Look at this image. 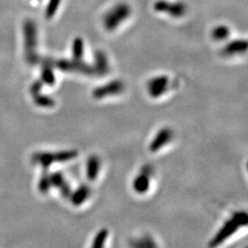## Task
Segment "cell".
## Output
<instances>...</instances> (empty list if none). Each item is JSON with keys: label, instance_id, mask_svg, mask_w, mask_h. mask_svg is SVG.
I'll use <instances>...</instances> for the list:
<instances>
[{"label": "cell", "instance_id": "9", "mask_svg": "<svg viewBox=\"0 0 248 248\" xmlns=\"http://www.w3.org/2000/svg\"><path fill=\"white\" fill-rule=\"evenodd\" d=\"M173 137V132L170 128H163L161 129L156 135L155 136L154 140L151 142L149 149L151 152L155 153L163 148L167 143H169Z\"/></svg>", "mask_w": 248, "mask_h": 248}, {"label": "cell", "instance_id": "10", "mask_svg": "<svg viewBox=\"0 0 248 248\" xmlns=\"http://www.w3.org/2000/svg\"><path fill=\"white\" fill-rule=\"evenodd\" d=\"M50 180H51L52 186L58 187L63 198L70 197L72 193L71 187L67 183V181L65 180V178L61 172L57 171V172H53L52 174H50Z\"/></svg>", "mask_w": 248, "mask_h": 248}, {"label": "cell", "instance_id": "8", "mask_svg": "<svg viewBox=\"0 0 248 248\" xmlns=\"http://www.w3.org/2000/svg\"><path fill=\"white\" fill-rule=\"evenodd\" d=\"M169 79L166 76H158L148 82L147 88L152 98H159L167 90L169 87Z\"/></svg>", "mask_w": 248, "mask_h": 248}, {"label": "cell", "instance_id": "12", "mask_svg": "<svg viewBox=\"0 0 248 248\" xmlns=\"http://www.w3.org/2000/svg\"><path fill=\"white\" fill-rule=\"evenodd\" d=\"M95 58V64L94 68L96 71V75L104 76L108 71V61L106 53L103 51H97L94 55Z\"/></svg>", "mask_w": 248, "mask_h": 248}, {"label": "cell", "instance_id": "22", "mask_svg": "<svg viewBox=\"0 0 248 248\" xmlns=\"http://www.w3.org/2000/svg\"><path fill=\"white\" fill-rule=\"evenodd\" d=\"M51 186H52V184H51V180H50V175L47 172H45L40 178V181L38 184L39 191L43 194H45L50 190Z\"/></svg>", "mask_w": 248, "mask_h": 248}, {"label": "cell", "instance_id": "16", "mask_svg": "<svg viewBox=\"0 0 248 248\" xmlns=\"http://www.w3.org/2000/svg\"><path fill=\"white\" fill-rule=\"evenodd\" d=\"M44 67L42 69V81L49 86H53L55 83V76L53 73V66L49 64H43Z\"/></svg>", "mask_w": 248, "mask_h": 248}, {"label": "cell", "instance_id": "11", "mask_svg": "<svg viewBox=\"0 0 248 248\" xmlns=\"http://www.w3.org/2000/svg\"><path fill=\"white\" fill-rule=\"evenodd\" d=\"M248 50L247 40H234L222 48V53L224 56H232L238 53H246Z\"/></svg>", "mask_w": 248, "mask_h": 248}, {"label": "cell", "instance_id": "21", "mask_svg": "<svg viewBox=\"0 0 248 248\" xmlns=\"http://www.w3.org/2000/svg\"><path fill=\"white\" fill-rule=\"evenodd\" d=\"M62 0H49L47 7L45 9V17L46 18H52L54 17V15L57 13L60 4Z\"/></svg>", "mask_w": 248, "mask_h": 248}, {"label": "cell", "instance_id": "7", "mask_svg": "<svg viewBox=\"0 0 248 248\" xmlns=\"http://www.w3.org/2000/svg\"><path fill=\"white\" fill-rule=\"evenodd\" d=\"M124 89V83L122 80H113L103 86H99L93 90L92 96L96 99L106 98L108 96L118 95L122 93Z\"/></svg>", "mask_w": 248, "mask_h": 248}, {"label": "cell", "instance_id": "5", "mask_svg": "<svg viewBox=\"0 0 248 248\" xmlns=\"http://www.w3.org/2000/svg\"><path fill=\"white\" fill-rule=\"evenodd\" d=\"M25 55L28 62L31 64L38 63L39 56L36 53L37 46V29L35 23L31 19H27L23 25Z\"/></svg>", "mask_w": 248, "mask_h": 248}, {"label": "cell", "instance_id": "6", "mask_svg": "<svg viewBox=\"0 0 248 248\" xmlns=\"http://www.w3.org/2000/svg\"><path fill=\"white\" fill-rule=\"evenodd\" d=\"M154 9L156 12L166 13L174 18H180L186 13V5L182 1L169 2L168 0H157L154 4Z\"/></svg>", "mask_w": 248, "mask_h": 248}, {"label": "cell", "instance_id": "1", "mask_svg": "<svg viewBox=\"0 0 248 248\" xmlns=\"http://www.w3.org/2000/svg\"><path fill=\"white\" fill-rule=\"evenodd\" d=\"M39 62L43 64H49L53 67H56L59 70L63 72H76L80 73L86 76H93L96 75V71L94 66L90 65L89 63L83 62L82 60L73 59V60H66V59H59V60H53L50 58L42 59L40 58Z\"/></svg>", "mask_w": 248, "mask_h": 248}, {"label": "cell", "instance_id": "17", "mask_svg": "<svg viewBox=\"0 0 248 248\" xmlns=\"http://www.w3.org/2000/svg\"><path fill=\"white\" fill-rule=\"evenodd\" d=\"M72 53H73L74 59L82 60V57L84 54V41L82 38L78 37L73 41Z\"/></svg>", "mask_w": 248, "mask_h": 248}, {"label": "cell", "instance_id": "14", "mask_svg": "<svg viewBox=\"0 0 248 248\" xmlns=\"http://www.w3.org/2000/svg\"><path fill=\"white\" fill-rule=\"evenodd\" d=\"M133 189L135 192L142 194L145 193L150 186V178L149 176L141 172L140 175L134 178L133 183Z\"/></svg>", "mask_w": 248, "mask_h": 248}, {"label": "cell", "instance_id": "4", "mask_svg": "<svg viewBox=\"0 0 248 248\" xmlns=\"http://www.w3.org/2000/svg\"><path fill=\"white\" fill-rule=\"evenodd\" d=\"M131 13L132 9L127 3H119L107 12L103 18V25L107 31H112L129 18Z\"/></svg>", "mask_w": 248, "mask_h": 248}, {"label": "cell", "instance_id": "18", "mask_svg": "<svg viewBox=\"0 0 248 248\" xmlns=\"http://www.w3.org/2000/svg\"><path fill=\"white\" fill-rule=\"evenodd\" d=\"M230 35V30L225 25H219L216 26L212 31V36L216 41H223L227 39Z\"/></svg>", "mask_w": 248, "mask_h": 248}, {"label": "cell", "instance_id": "23", "mask_svg": "<svg viewBox=\"0 0 248 248\" xmlns=\"http://www.w3.org/2000/svg\"><path fill=\"white\" fill-rule=\"evenodd\" d=\"M44 84H45V83L42 81V79L36 80L35 82L31 85V89H30L31 94L32 96H34V95H37V94L41 93V90L43 89Z\"/></svg>", "mask_w": 248, "mask_h": 248}, {"label": "cell", "instance_id": "13", "mask_svg": "<svg viewBox=\"0 0 248 248\" xmlns=\"http://www.w3.org/2000/svg\"><path fill=\"white\" fill-rule=\"evenodd\" d=\"M90 195V187L88 185H81L70 195V201L75 206H80L84 203Z\"/></svg>", "mask_w": 248, "mask_h": 248}, {"label": "cell", "instance_id": "2", "mask_svg": "<svg viewBox=\"0 0 248 248\" xmlns=\"http://www.w3.org/2000/svg\"><path fill=\"white\" fill-rule=\"evenodd\" d=\"M248 224V214L246 213H235L229 221L224 223L221 230L213 237L210 243V247L215 248L221 245L226 239L232 236L242 226Z\"/></svg>", "mask_w": 248, "mask_h": 248}, {"label": "cell", "instance_id": "15", "mask_svg": "<svg viewBox=\"0 0 248 248\" xmlns=\"http://www.w3.org/2000/svg\"><path fill=\"white\" fill-rule=\"evenodd\" d=\"M100 169V160L97 155L89 156L87 163V177L90 181L96 180Z\"/></svg>", "mask_w": 248, "mask_h": 248}, {"label": "cell", "instance_id": "20", "mask_svg": "<svg viewBox=\"0 0 248 248\" xmlns=\"http://www.w3.org/2000/svg\"><path fill=\"white\" fill-rule=\"evenodd\" d=\"M108 236V231L105 229V228H103V229L98 231V233L96 234L95 238L93 240L92 248H103V247H104V245H105V242H106Z\"/></svg>", "mask_w": 248, "mask_h": 248}, {"label": "cell", "instance_id": "3", "mask_svg": "<svg viewBox=\"0 0 248 248\" xmlns=\"http://www.w3.org/2000/svg\"><path fill=\"white\" fill-rule=\"evenodd\" d=\"M78 155L77 150L60 151L57 153H36L31 156V161L35 164L43 166L47 169L53 163H64L75 159Z\"/></svg>", "mask_w": 248, "mask_h": 248}, {"label": "cell", "instance_id": "19", "mask_svg": "<svg viewBox=\"0 0 248 248\" xmlns=\"http://www.w3.org/2000/svg\"><path fill=\"white\" fill-rule=\"evenodd\" d=\"M32 97L34 98V102L37 106L43 107V108H52L55 105L54 99L49 96L39 93Z\"/></svg>", "mask_w": 248, "mask_h": 248}]
</instances>
